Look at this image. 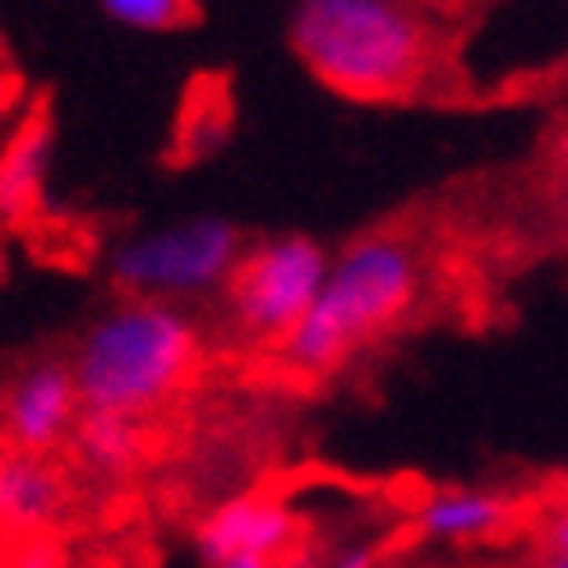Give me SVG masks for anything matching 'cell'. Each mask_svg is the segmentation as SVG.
I'll use <instances>...</instances> for the list:
<instances>
[{
    "label": "cell",
    "instance_id": "obj_1",
    "mask_svg": "<svg viewBox=\"0 0 568 568\" xmlns=\"http://www.w3.org/2000/svg\"><path fill=\"white\" fill-rule=\"evenodd\" d=\"M287 47L324 93L361 106L416 102L439 65L435 19L416 0H292Z\"/></svg>",
    "mask_w": 568,
    "mask_h": 568
},
{
    "label": "cell",
    "instance_id": "obj_2",
    "mask_svg": "<svg viewBox=\"0 0 568 568\" xmlns=\"http://www.w3.org/2000/svg\"><path fill=\"white\" fill-rule=\"evenodd\" d=\"M204 365V328L190 310L162 301H111L83 324L70 371L83 412L149 420L194 384Z\"/></svg>",
    "mask_w": 568,
    "mask_h": 568
},
{
    "label": "cell",
    "instance_id": "obj_3",
    "mask_svg": "<svg viewBox=\"0 0 568 568\" xmlns=\"http://www.w3.org/2000/svg\"><path fill=\"white\" fill-rule=\"evenodd\" d=\"M420 250L403 232H361L333 250L328 277L296 333L277 356L296 375H333L388 328H397L420 296Z\"/></svg>",
    "mask_w": 568,
    "mask_h": 568
},
{
    "label": "cell",
    "instance_id": "obj_4",
    "mask_svg": "<svg viewBox=\"0 0 568 568\" xmlns=\"http://www.w3.org/2000/svg\"><path fill=\"white\" fill-rule=\"evenodd\" d=\"M250 236L222 213L176 217L149 232H130L106 254V282L121 296L162 301L190 310L194 301L222 296L226 277L236 273Z\"/></svg>",
    "mask_w": 568,
    "mask_h": 568
},
{
    "label": "cell",
    "instance_id": "obj_5",
    "mask_svg": "<svg viewBox=\"0 0 568 568\" xmlns=\"http://www.w3.org/2000/svg\"><path fill=\"white\" fill-rule=\"evenodd\" d=\"M333 264V250L310 232H273L250 241L236 273L222 287V315L250 347H282L310 315L324 277Z\"/></svg>",
    "mask_w": 568,
    "mask_h": 568
},
{
    "label": "cell",
    "instance_id": "obj_6",
    "mask_svg": "<svg viewBox=\"0 0 568 568\" xmlns=\"http://www.w3.org/2000/svg\"><path fill=\"white\" fill-rule=\"evenodd\" d=\"M83 420V397L70 356H33L0 388V439L14 453L47 458L74 439Z\"/></svg>",
    "mask_w": 568,
    "mask_h": 568
},
{
    "label": "cell",
    "instance_id": "obj_7",
    "mask_svg": "<svg viewBox=\"0 0 568 568\" xmlns=\"http://www.w3.org/2000/svg\"><path fill=\"white\" fill-rule=\"evenodd\" d=\"M301 536L296 514L273 495H236L217 504L213 514L194 527V550L204 568L226 559H282Z\"/></svg>",
    "mask_w": 568,
    "mask_h": 568
},
{
    "label": "cell",
    "instance_id": "obj_8",
    "mask_svg": "<svg viewBox=\"0 0 568 568\" xmlns=\"http://www.w3.org/2000/svg\"><path fill=\"white\" fill-rule=\"evenodd\" d=\"M508 518H514V504H508L499 490L444 486V490H430V495L416 504L412 527H416L420 541L467 546V541H486V536L504 531Z\"/></svg>",
    "mask_w": 568,
    "mask_h": 568
},
{
    "label": "cell",
    "instance_id": "obj_9",
    "mask_svg": "<svg viewBox=\"0 0 568 568\" xmlns=\"http://www.w3.org/2000/svg\"><path fill=\"white\" fill-rule=\"evenodd\" d=\"M55 162V121L47 106H33L0 149V217H23L42 204Z\"/></svg>",
    "mask_w": 568,
    "mask_h": 568
},
{
    "label": "cell",
    "instance_id": "obj_10",
    "mask_svg": "<svg viewBox=\"0 0 568 568\" xmlns=\"http://www.w3.org/2000/svg\"><path fill=\"white\" fill-rule=\"evenodd\" d=\"M65 514V476L33 453H0V531H47Z\"/></svg>",
    "mask_w": 568,
    "mask_h": 568
},
{
    "label": "cell",
    "instance_id": "obj_11",
    "mask_svg": "<svg viewBox=\"0 0 568 568\" xmlns=\"http://www.w3.org/2000/svg\"><path fill=\"white\" fill-rule=\"evenodd\" d=\"M144 420L130 416H106V412H83L79 430H74V448L79 458L89 463L98 476H125L130 467H139L144 458Z\"/></svg>",
    "mask_w": 568,
    "mask_h": 568
},
{
    "label": "cell",
    "instance_id": "obj_12",
    "mask_svg": "<svg viewBox=\"0 0 568 568\" xmlns=\"http://www.w3.org/2000/svg\"><path fill=\"white\" fill-rule=\"evenodd\" d=\"M102 14L134 33H181L199 19V0H98Z\"/></svg>",
    "mask_w": 568,
    "mask_h": 568
},
{
    "label": "cell",
    "instance_id": "obj_13",
    "mask_svg": "<svg viewBox=\"0 0 568 568\" xmlns=\"http://www.w3.org/2000/svg\"><path fill=\"white\" fill-rule=\"evenodd\" d=\"M541 541H546V550H550V559H568V504L559 508V514L546 523V531H541Z\"/></svg>",
    "mask_w": 568,
    "mask_h": 568
},
{
    "label": "cell",
    "instance_id": "obj_14",
    "mask_svg": "<svg viewBox=\"0 0 568 568\" xmlns=\"http://www.w3.org/2000/svg\"><path fill=\"white\" fill-rule=\"evenodd\" d=\"M14 93H19V83H14V79H6V74H0V121L10 116V106H14Z\"/></svg>",
    "mask_w": 568,
    "mask_h": 568
},
{
    "label": "cell",
    "instance_id": "obj_15",
    "mask_svg": "<svg viewBox=\"0 0 568 568\" xmlns=\"http://www.w3.org/2000/svg\"><path fill=\"white\" fill-rule=\"evenodd\" d=\"M555 162H559V172L568 176V116L559 125V139H555Z\"/></svg>",
    "mask_w": 568,
    "mask_h": 568
},
{
    "label": "cell",
    "instance_id": "obj_16",
    "mask_svg": "<svg viewBox=\"0 0 568 568\" xmlns=\"http://www.w3.org/2000/svg\"><path fill=\"white\" fill-rule=\"evenodd\" d=\"M19 568H61V564H55L47 550H33V555H28V559L19 564Z\"/></svg>",
    "mask_w": 568,
    "mask_h": 568
},
{
    "label": "cell",
    "instance_id": "obj_17",
    "mask_svg": "<svg viewBox=\"0 0 568 568\" xmlns=\"http://www.w3.org/2000/svg\"><path fill=\"white\" fill-rule=\"evenodd\" d=\"M217 568H277L273 559H226V564H217Z\"/></svg>",
    "mask_w": 568,
    "mask_h": 568
}]
</instances>
